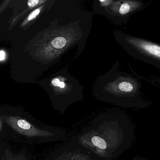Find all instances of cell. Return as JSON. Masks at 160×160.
I'll return each instance as SVG.
<instances>
[{
	"mask_svg": "<svg viewBox=\"0 0 160 160\" xmlns=\"http://www.w3.org/2000/svg\"><path fill=\"white\" fill-rule=\"evenodd\" d=\"M66 137L65 130L44 124L23 110L3 108L0 112V139L37 145L61 141Z\"/></svg>",
	"mask_w": 160,
	"mask_h": 160,
	"instance_id": "cell-1",
	"label": "cell"
},
{
	"mask_svg": "<svg viewBox=\"0 0 160 160\" xmlns=\"http://www.w3.org/2000/svg\"><path fill=\"white\" fill-rule=\"evenodd\" d=\"M118 61L107 77L104 91L109 102L121 105L146 104L142 97V83L136 76L120 69Z\"/></svg>",
	"mask_w": 160,
	"mask_h": 160,
	"instance_id": "cell-2",
	"label": "cell"
},
{
	"mask_svg": "<svg viewBox=\"0 0 160 160\" xmlns=\"http://www.w3.org/2000/svg\"><path fill=\"white\" fill-rule=\"evenodd\" d=\"M105 117L94 119L89 125L73 136L81 146L100 160L109 158L115 143L114 131Z\"/></svg>",
	"mask_w": 160,
	"mask_h": 160,
	"instance_id": "cell-3",
	"label": "cell"
},
{
	"mask_svg": "<svg viewBox=\"0 0 160 160\" xmlns=\"http://www.w3.org/2000/svg\"><path fill=\"white\" fill-rule=\"evenodd\" d=\"M114 34L117 43L129 56L160 70V44L119 30L115 31Z\"/></svg>",
	"mask_w": 160,
	"mask_h": 160,
	"instance_id": "cell-4",
	"label": "cell"
},
{
	"mask_svg": "<svg viewBox=\"0 0 160 160\" xmlns=\"http://www.w3.org/2000/svg\"><path fill=\"white\" fill-rule=\"evenodd\" d=\"M102 6L108 8L111 19L117 24H126L132 16L141 11L146 6L145 3L135 0L100 1Z\"/></svg>",
	"mask_w": 160,
	"mask_h": 160,
	"instance_id": "cell-5",
	"label": "cell"
},
{
	"mask_svg": "<svg viewBox=\"0 0 160 160\" xmlns=\"http://www.w3.org/2000/svg\"><path fill=\"white\" fill-rule=\"evenodd\" d=\"M47 160H101L72 137L67 143L51 152Z\"/></svg>",
	"mask_w": 160,
	"mask_h": 160,
	"instance_id": "cell-6",
	"label": "cell"
},
{
	"mask_svg": "<svg viewBox=\"0 0 160 160\" xmlns=\"http://www.w3.org/2000/svg\"><path fill=\"white\" fill-rule=\"evenodd\" d=\"M0 160H30V157L25 149L14 152L4 140L0 139Z\"/></svg>",
	"mask_w": 160,
	"mask_h": 160,
	"instance_id": "cell-7",
	"label": "cell"
},
{
	"mask_svg": "<svg viewBox=\"0 0 160 160\" xmlns=\"http://www.w3.org/2000/svg\"><path fill=\"white\" fill-rule=\"evenodd\" d=\"M66 44V40L62 37L55 38L52 42L53 47L58 49H60L65 46Z\"/></svg>",
	"mask_w": 160,
	"mask_h": 160,
	"instance_id": "cell-8",
	"label": "cell"
},
{
	"mask_svg": "<svg viewBox=\"0 0 160 160\" xmlns=\"http://www.w3.org/2000/svg\"><path fill=\"white\" fill-rule=\"evenodd\" d=\"M40 12V10L39 9H37V10H35L34 12H32L29 16L28 18V20H32L33 18L36 17L39 14Z\"/></svg>",
	"mask_w": 160,
	"mask_h": 160,
	"instance_id": "cell-9",
	"label": "cell"
},
{
	"mask_svg": "<svg viewBox=\"0 0 160 160\" xmlns=\"http://www.w3.org/2000/svg\"><path fill=\"white\" fill-rule=\"evenodd\" d=\"M39 2V0H30L28 2V5L30 7H33L36 5Z\"/></svg>",
	"mask_w": 160,
	"mask_h": 160,
	"instance_id": "cell-10",
	"label": "cell"
},
{
	"mask_svg": "<svg viewBox=\"0 0 160 160\" xmlns=\"http://www.w3.org/2000/svg\"><path fill=\"white\" fill-rule=\"evenodd\" d=\"M152 81L153 84H155L158 86H160V78L156 77L154 78H152Z\"/></svg>",
	"mask_w": 160,
	"mask_h": 160,
	"instance_id": "cell-11",
	"label": "cell"
},
{
	"mask_svg": "<svg viewBox=\"0 0 160 160\" xmlns=\"http://www.w3.org/2000/svg\"><path fill=\"white\" fill-rule=\"evenodd\" d=\"M60 81L58 78H54L52 80V83L54 86L56 87H58Z\"/></svg>",
	"mask_w": 160,
	"mask_h": 160,
	"instance_id": "cell-12",
	"label": "cell"
},
{
	"mask_svg": "<svg viewBox=\"0 0 160 160\" xmlns=\"http://www.w3.org/2000/svg\"><path fill=\"white\" fill-rule=\"evenodd\" d=\"M5 58V52L4 51L2 50L0 51V60L2 61Z\"/></svg>",
	"mask_w": 160,
	"mask_h": 160,
	"instance_id": "cell-13",
	"label": "cell"
},
{
	"mask_svg": "<svg viewBox=\"0 0 160 160\" xmlns=\"http://www.w3.org/2000/svg\"><path fill=\"white\" fill-rule=\"evenodd\" d=\"M58 87H59L60 88H64V87H65V84H64V83H63V82H60Z\"/></svg>",
	"mask_w": 160,
	"mask_h": 160,
	"instance_id": "cell-14",
	"label": "cell"
}]
</instances>
